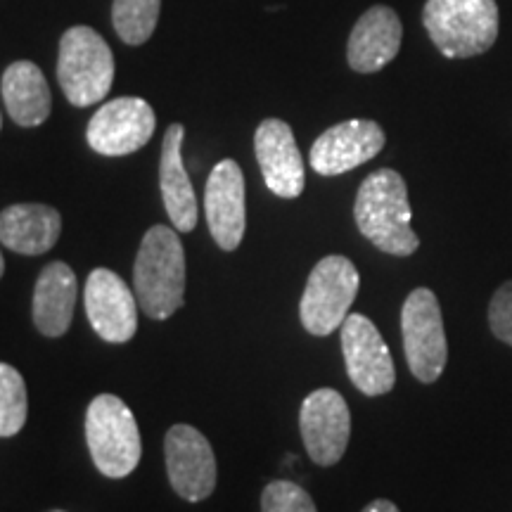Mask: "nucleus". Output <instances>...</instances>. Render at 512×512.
I'll return each instance as SVG.
<instances>
[{
  "label": "nucleus",
  "mask_w": 512,
  "mask_h": 512,
  "mask_svg": "<svg viewBox=\"0 0 512 512\" xmlns=\"http://www.w3.org/2000/svg\"><path fill=\"white\" fill-rule=\"evenodd\" d=\"M354 219L363 238L373 242L380 252L411 256L420 247V238L411 226L408 188L399 171L380 169L361 183Z\"/></svg>",
  "instance_id": "nucleus-1"
},
{
  "label": "nucleus",
  "mask_w": 512,
  "mask_h": 512,
  "mask_svg": "<svg viewBox=\"0 0 512 512\" xmlns=\"http://www.w3.org/2000/svg\"><path fill=\"white\" fill-rule=\"evenodd\" d=\"M133 292L145 316L166 320L183 306L185 299V252L176 230L152 226L140 242Z\"/></svg>",
  "instance_id": "nucleus-2"
},
{
  "label": "nucleus",
  "mask_w": 512,
  "mask_h": 512,
  "mask_svg": "<svg viewBox=\"0 0 512 512\" xmlns=\"http://www.w3.org/2000/svg\"><path fill=\"white\" fill-rule=\"evenodd\" d=\"M422 24L441 55L465 60L496 43L498 5L496 0H427Z\"/></svg>",
  "instance_id": "nucleus-3"
},
{
  "label": "nucleus",
  "mask_w": 512,
  "mask_h": 512,
  "mask_svg": "<svg viewBox=\"0 0 512 512\" xmlns=\"http://www.w3.org/2000/svg\"><path fill=\"white\" fill-rule=\"evenodd\" d=\"M57 81L74 107L105 100L114 81V57L98 31L91 27L64 31L57 57Z\"/></svg>",
  "instance_id": "nucleus-4"
},
{
  "label": "nucleus",
  "mask_w": 512,
  "mask_h": 512,
  "mask_svg": "<svg viewBox=\"0 0 512 512\" xmlns=\"http://www.w3.org/2000/svg\"><path fill=\"white\" fill-rule=\"evenodd\" d=\"M86 439L93 463L105 477L131 475L140 463V430L131 408L119 396H95L86 413Z\"/></svg>",
  "instance_id": "nucleus-5"
},
{
  "label": "nucleus",
  "mask_w": 512,
  "mask_h": 512,
  "mask_svg": "<svg viewBox=\"0 0 512 512\" xmlns=\"http://www.w3.org/2000/svg\"><path fill=\"white\" fill-rule=\"evenodd\" d=\"M361 275L347 256H325L320 259L306 280L299 318L306 332L316 337L332 335L349 316V309L356 302Z\"/></svg>",
  "instance_id": "nucleus-6"
},
{
  "label": "nucleus",
  "mask_w": 512,
  "mask_h": 512,
  "mask_svg": "<svg viewBox=\"0 0 512 512\" xmlns=\"http://www.w3.org/2000/svg\"><path fill=\"white\" fill-rule=\"evenodd\" d=\"M401 332L411 373L425 384L437 382L448 361V342L437 294L427 287H418L408 294L401 309Z\"/></svg>",
  "instance_id": "nucleus-7"
},
{
  "label": "nucleus",
  "mask_w": 512,
  "mask_h": 512,
  "mask_svg": "<svg viewBox=\"0 0 512 512\" xmlns=\"http://www.w3.org/2000/svg\"><path fill=\"white\" fill-rule=\"evenodd\" d=\"M342 351L347 375L358 392L366 396L392 392L396 382L394 361L373 320L361 313H349L342 323Z\"/></svg>",
  "instance_id": "nucleus-8"
},
{
  "label": "nucleus",
  "mask_w": 512,
  "mask_h": 512,
  "mask_svg": "<svg viewBox=\"0 0 512 512\" xmlns=\"http://www.w3.org/2000/svg\"><path fill=\"white\" fill-rule=\"evenodd\" d=\"M299 430L313 463L330 467L342 460L351 437V413L335 389H316L306 396L299 413Z\"/></svg>",
  "instance_id": "nucleus-9"
},
{
  "label": "nucleus",
  "mask_w": 512,
  "mask_h": 512,
  "mask_svg": "<svg viewBox=\"0 0 512 512\" xmlns=\"http://www.w3.org/2000/svg\"><path fill=\"white\" fill-rule=\"evenodd\" d=\"M155 128V110L143 98H117L93 114L86 138L98 155L124 157L150 143Z\"/></svg>",
  "instance_id": "nucleus-10"
},
{
  "label": "nucleus",
  "mask_w": 512,
  "mask_h": 512,
  "mask_svg": "<svg viewBox=\"0 0 512 512\" xmlns=\"http://www.w3.org/2000/svg\"><path fill=\"white\" fill-rule=\"evenodd\" d=\"M166 472L171 486L183 501L200 503L216 489L214 448L200 430L190 425H174L164 441Z\"/></svg>",
  "instance_id": "nucleus-11"
},
{
  "label": "nucleus",
  "mask_w": 512,
  "mask_h": 512,
  "mask_svg": "<svg viewBox=\"0 0 512 512\" xmlns=\"http://www.w3.org/2000/svg\"><path fill=\"white\" fill-rule=\"evenodd\" d=\"M83 302L93 330L105 342L124 344L136 335L140 309L136 292L128 290L124 280L110 268H95L88 275Z\"/></svg>",
  "instance_id": "nucleus-12"
},
{
  "label": "nucleus",
  "mask_w": 512,
  "mask_h": 512,
  "mask_svg": "<svg viewBox=\"0 0 512 512\" xmlns=\"http://www.w3.org/2000/svg\"><path fill=\"white\" fill-rule=\"evenodd\" d=\"M384 140L387 138L377 121H342L320 133L311 147L309 162L320 176H342L380 155Z\"/></svg>",
  "instance_id": "nucleus-13"
},
{
  "label": "nucleus",
  "mask_w": 512,
  "mask_h": 512,
  "mask_svg": "<svg viewBox=\"0 0 512 512\" xmlns=\"http://www.w3.org/2000/svg\"><path fill=\"white\" fill-rule=\"evenodd\" d=\"M204 211H207V223L211 238L226 252L240 247L245 238V176H242L238 162L223 159L214 166L207 192H204Z\"/></svg>",
  "instance_id": "nucleus-14"
},
{
  "label": "nucleus",
  "mask_w": 512,
  "mask_h": 512,
  "mask_svg": "<svg viewBox=\"0 0 512 512\" xmlns=\"http://www.w3.org/2000/svg\"><path fill=\"white\" fill-rule=\"evenodd\" d=\"M254 150L261 174L273 195L294 200L304 192V159L290 124L283 119L261 121L254 133Z\"/></svg>",
  "instance_id": "nucleus-15"
},
{
  "label": "nucleus",
  "mask_w": 512,
  "mask_h": 512,
  "mask_svg": "<svg viewBox=\"0 0 512 512\" xmlns=\"http://www.w3.org/2000/svg\"><path fill=\"white\" fill-rule=\"evenodd\" d=\"M403 38L401 19L387 5L363 12L349 36L347 60L358 74H375L399 55Z\"/></svg>",
  "instance_id": "nucleus-16"
},
{
  "label": "nucleus",
  "mask_w": 512,
  "mask_h": 512,
  "mask_svg": "<svg viewBox=\"0 0 512 512\" xmlns=\"http://www.w3.org/2000/svg\"><path fill=\"white\" fill-rule=\"evenodd\" d=\"M183 124H171L164 133L162 159H159V185L164 207L176 230L190 233L197 226V197L183 164Z\"/></svg>",
  "instance_id": "nucleus-17"
},
{
  "label": "nucleus",
  "mask_w": 512,
  "mask_h": 512,
  "mask_svg": "<svg viewBox=\"0 0 512 512\" xmlns=\"http://www.w3.org/2000/svg\"><path fill=\"white\" fill-rule=\"evenodd\" d=\"M60 233V211L48 204H12L0 214V242L17 254H46L60 240Z\"/></svg>",
  "instance_id": "nucleus-18"
},
{
  "label": "nucleus",
  "mask_w": 512,
  "mask_h": 512,
  "mask_svg": "<svg viewBox=\"0 0 512 512\" xmlns=\"http://www.w3.org/2000/svg\"><path fill=\"white\" fill-rule=\"evenodd\" d=\"M76 294V275L64 261H53L43 268L34 290V323L41 335L62 337L69 330Z\"/></svg>",
  "instance_id": "nucleus-19"
},
{
  "label": "nucleus",
  "mask_w": 512,
  "mask_h": 512,
  "mask_svg": "<svg viewBox=\"0 0 512 512\" xmlns=\"http://www.w3.org/2000/svg\"><path fill=\"white\" fill-rule=\"evenodd\" d=\"M0 91H3L5 110L15 124L27 128L41 126L50 117L53 98H50L48 81L38 64L29 60L12 62L5 69Z\"/></svg>",
  "instance_id": "nucleus-20"
},
{
  "label": "nucleus",
  "mask_w": 512,
  "mask_h": 512,
  "mask_svg": "<svg viewBox=\"0 0 512 512\" xmlns=\"http://www.w3.org/2000/svg\"><path fill=\"white\" fill-rule=\"evenodd\" d=\"M162 0H114L112 24L128 46H143L155 34Z\"/></svg>",
  "instance_id": "nucleus-21"
},
{
  "label": "nucleus",
  "mask_w": 512,
  "mask_h": 512,
  "mask_svg": "<svg viewBox=\"0 0 512 512\" xmlns=\"http://www.w3.org/2000/svg\"><path fill=\"white\" fill-rule=\"evenodd\" d=\"M27 384L8 363H0V437H15L27 422Z\"/></svg>",
  "instance_id": "nucleus-22"
},
{
  "label": "nucleus",
  "mask_w": 512,
  "mask_h": 512,
  "mask_svg": "<svg viewBox=\"0 0 512 512\" xmlns=\"http://www.w3.org/2000/svg\"><path fill=\"white\" fill-rule=\"evenodd\" d=\"M261 512H318L309 491L294 482H271L261 494Z\"/></svg>",
  "instance_id": "nucleus-23"
},
{
  "label": "nucleus",
  "mask_w": 512,
  "mask_h": 512,
  "mask_svg": "<svg viewBox=\"0 0 512 512\" xmlns=\"http://www.w3.org/2000/svg\"><path fill=\"white\" fill-rule=\"evenodd\" d=\"M491 332L512 347V280L498 287L489 304Z\"/></svg>",
  "instance_id": "nucleus-24"
},
{
  "label": "nucleus",
  "mask_w": 512,
  "mask_h": 512,
  "mask_svg": "<svg viewBox=\"0 0 512 512\" xmlns=\"http://www.w3.org/2000/svg\"><path fill=\"white\" fill-rule=\"evenodd\" d=\"M363 512H401L392 501H384V498H377V501L368 503Z\"/></svg>",
  "instance_id": "nucleus-25"
},
{
  "label": "nucleus",
  "mask_w": 512,
  "mask_h": 512,
  "mask_svg": "<svg viewBox=\"0 0 512 512\" xmlns=\"http://www.w3.org/2000/svg\"><path fill=\"white\" fill-rule=\"evenodd\" d=\"M5 273V259H3V252H0V278H3Z\"/></svg>",
  "instance_id": "nucleus-26"
},
{
  "label": "nucleus",
  "mask_w": 512,
  "mask_h": 512,
  "mask_svg": "<svg viewBox=\"0 0 512 512\" xmlns=\"http://www.w3.org/2000/svg\"><path fill=\"white\" fill-rule=\"evenodd\" d=\"M0 128H3V117H0Z\"/></svg>",
  "instance_id": "nucleus-27"
}]
</instances>
